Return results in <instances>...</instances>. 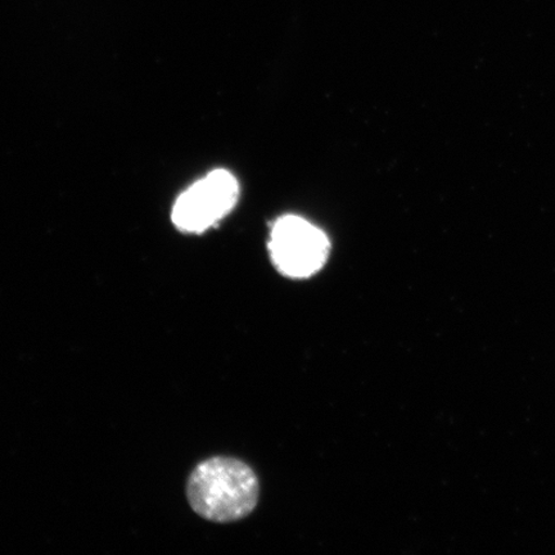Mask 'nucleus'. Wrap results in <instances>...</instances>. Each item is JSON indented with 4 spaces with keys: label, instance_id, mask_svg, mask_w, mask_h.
<instances>
[{
    "label": "nucleus",
    "instance_id": "obj_1",
    "mask_svg": "<svg viewBox=\"0 0 555 555\" xmlns=\"http://www.w3.org/2000/svg\"><path fill=\"white\" fill-rule=\"evenodd\" d=\"M259 480L248 464L231 456L201 462L186 482V498L196 515L210 522H237L259 502Z\"/></svg>",
    "mask_w": 555,
    "mask_h": 555
},
{
    "label": "nucleus",
    "instance_id": "obj_2",
    "mask_svg": "<svg viewBox=\"0 0 555 555\" xmlns=\"http://www.w3.org/2000/svg\"><path fill=\"white\" fill-rule=\"evenodd\" d=\"M269 249L278 272L293 280H305L325 266L331 245L321 229L289 215L274 224Z\"/></svg>",
    "mask_w": 555,
    "mask_h": 555
},
{
    "label": "nucleus",
    "instance_id": "obj_3",
    "mask_svg": "<svg viewBox=\"0 0 555 555\" xmlns=\"http://www.w3.org/2000/svg\"><path fill=\"white\" fill-rule=\"evenodd\" d=\"M238 196L237 179L227 170H215L177 199L173 224L183 232H205L232 210Z\"/></svg>",
    "mask_w": 555,
    "mask_h": 555
}]
</instances>
